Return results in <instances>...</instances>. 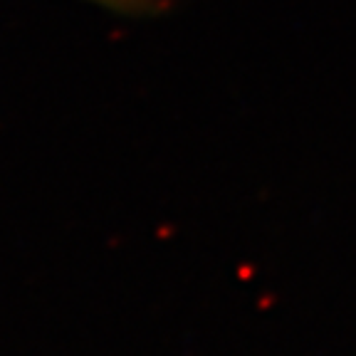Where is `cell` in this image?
Wrapping results in <instances>:
<instances>
[{
    "mask_svg": "<svg viewBox=\"0 0 356 356\" xmlns=\"http://www.w3.org/2000/svg\"><path fill=\"white\" fill-rule=\"evenodd\" d=\"M99 6L106 8H114V10H122V13H149L156 10V8H161L159 0H95Z\"/></svg>",
    "mask_w": 356,
    "mask_h": 356,
    "instance_id": "6da1fadb",
    "label": "cell"
}]
</instances>
